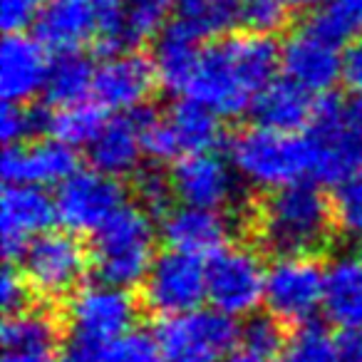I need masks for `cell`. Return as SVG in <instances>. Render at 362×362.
<instances>
[{
	"mask_svg": "<svg viewBox=\"0 0 362 362\" xmlns=\"http://www.w3.org/2000/svg\"><path fill=\"white\" fill-rule=\"evenodd\" d=\"M281 70V47L271 35L241 33L204 42L181 87V97L209 107L221 117L251 110Z\"/></svg>",
	"mask_w": 362,
	"mask_h": 362,
	"instance_id": "cell-1",
	"label": "cell"
},
{
	"mask_svg": "<svg viewBox=\"0 0 362 362\" xmlns=\"http://www.w3.org/2000/svg\"><path fill=\"white\" fill-rule=\"evenodd\" d=\"M256 238L273 256H315L327 246L335 228L332 204L310 181L268 192L258 204Z\"/></svg>",
	"mask_w": 362,
	"mask_h": 362,
	"instance_id": "cell-2",
	"label": "cell"
},
{
	"mask_svg": "<svg viewBox=\"0 0 362 362\" xmlns=\"http://www.w3.org/2000/svg\"><path fill=\"white\" fill-rule=\"evenodd\" d=\"M228 159L246 184L263 192L315 179V146L310 134L256 124L233 136Z\"/></svg>",
	"mask_w": 362,
	"mask_h": 362,
	"instance_id": "cell-3",
	"label": "cell"
},
{
	"mask_svg": "<svg viewBox=\"0 0 362 362\" xmlns=\"http://www.w3.org/2000/svg\"><path fill=\"white\" fill-rule=\"evenodd\" d=\"M156 228L141 206H124L92 233L90 258L97 278L132 288L141 283L156 258Z\"/></svg>",
	"mask_w": 362,
	"mask_h": 362,
	"instance_id": "cell-4",
	"label": "cell"
},
{
	"mask_svg": "<svg viewBox=\"0 0 362 362\" xmlns=\"http://www.w3.org/2000/svg\"><path fill=\"white\" fill-rule=\"evenodd\" d=\"M154 335L164 362H223L241 330L226 313L197 308L181 315L161 317Z\"/></svg>",
	"mask_w": 362,
	"mask_h": 362,
	"instance_id": "cell-5",
	"label": "cell"
},
{
	"mask_svg": "<svg viewBox=\"0 0 362 362\" xmlns=\"http://www.w3.org/2000/svg\"><path fill=\"white\" fill-rule=\"evenodd\" d=\"M18 261L30 291L42 298H70L82 288L87 268L92 266L90 251L82 246L80 236L67 228L40 233L28 243Z\"/></svg>",
	"mask_w": 362,
	"mask_h": 362,
	"instance_id": "cell-6",
	"label": "cell"
},
{
	"mask_svg": "<svg viewBox=\"0 0 362 362\" xmlns=\"http://www.w3.org/2000/svg\"><path fill=\"white\" fill-rule=\"evenodd\" d=\"M144 149L151 159L171 161L211 151L221 141V115L194 100H179L161 115L141 117Z\"/></svg>",
	"mask_w": 362,
	"mask_h": 362,
	"instance_id": "cell-7",
	"label": "cell"
},
{
	"mask_svg": "<svg viewBox=\"0 0 362 362\" xmlns=\"http://www.w3.org/2000/svg\"><path fill=\"white\" fill-rule=\"evenodd\" d=\"M268 266L248 246H223L206 261L209 303L228 317H248L266 300Z\"/></svg>",
	"mask_w": 362,
	"mask_h": 362,
	"instance_id": "cell-8",
	"label": "cell"
},
{
	"mask_svg": "<svg viewBox=\"0 0 362 362\" xmlns=\"http://www.w3.org/2000/svg\"><path fill=\"white\" fill-rule=\"evenodd\" d=\"M141 300L159 317L202 308L204 300H209L204 258L174 248L156 253L149 273L141 281Z\"/></svg>",
	"mask_w": 362,
	"mask_h": 362,
	"instance_id": "cell-9",
	"label": "cell"
},
{
	"mask_svg": "<svg viewBox=\"0 0 362 362\" xmlns=\"http://www.w3.org/2000/svg\"><path fill=\"white\" fill-rule=\"evenodd\" d=\"M325 268L315 256H278L268 266L266 308L281 322L303 325L322 310Z\"/></svg>",
	"mask_w": 362,
	"mask_h": 362,
	"instance_id": "cell-10",
	"label": "cell"
},
{
	"mask_svg": "<svg viewBox=\"0 0 362 362\" xmlns=\"http://www.w3.org/2000/svg\"><path fill=\"white\" fill-rule=\"evenodd\" d=\"M136 300L129 288L100 281L77 288L67 300V332L110 345L115 337L134 327Z\"/></svg>",
	"mask_w": 362,
	"mask_h": 362,
	"instance_id": "cell-11",
	"label": "cell"
},
{
	"mask_svg": "<svg viewBox=\"0 0 362 362\" xmlns=\"http://www.w3.org/2000/svg\"><path fill=\"white\" fill-rule=\"evenodd\" d=\"M124 206V187L119 179L100 169L75 171L55 194L57 221L72 233H95Z\"/></svg>",
	"mask_w": 362,
	"mask_h": 362,
	"instance_id": "cell-12",
	"label": "cell"
},
{
	"mask_svg": "<svg viewBox=\"0 0 362 362\" xmlns=\"http://www.w3.org/2000/svg\"><path fill=\"white\" fill-rule=\"evenodd\" d=\"M340 40L330 37L315 21L293 30L281 45V72L298 87L322 97L342 80Z\"/></svg>",
	"mask_w": 362,
	"mask_h": 362,
	"instance_id": "cell-13",
	"label": "cell"
},
{
	"mask_svg": "<svg viewBox=\"0 0 362 362\" xmlns=\"http://www.w3.org/2000/svg\"><path fill=\"white\" fill-rule=\"evenodd\" d=\"M310 139L315 146V179L337 184L352 171L362 169V132L355 127L347 102L332 97L317 100L310 122Z\"/></svg>",
	"mask_w": 362,
	"mask_h": 362,
	"instance_id": "cell-14",
	"label": "cell"
},
{
	"mask_svg": "<svg viewBox=\"0 0 362 362\" xmlns=\"http://www.w3.org/2000/svg\"><path fill=\"white\" fill-rule=\"evenodd\" d=\"M241 176L226 156L211 151H199L176 159L171 169V184L179 204L226 211L238 199Z\"/></svg>",
	"mask_w": 362,
	"mask_h": 362,
	"instance_id": "cell-15",
	"label": "cell"
},
{
	"mask_svg": "<svg viewBox=\"0 0 362 362\" xmlns=\"http://www.w3.org/2000/svg\"><path fill=\"white\" fill-rule=\"evenodd\" d=\"M159 85L154 62L134 50H112L100 65H95L92 100L107 112L132 115L146 105Z\"/></svg>",
	"mask_w": 362,
	"mask_h": 362,
	"instance_id": "cell-16",
	"label": "cell"
},
{
	"mask_svg": "<svg viewBox=\"0 0 362 362\" xmlns=\"http://www.w3.org/2000/svg\"><path fill=\"white\" fill-rule=\"evenodd\" d=\"M55 214V199L42 187L30 184H8L0 197V241L8 258H21L28 243L47 231Z\"/></svg>",
	"mask_w": 362,
	"mask_h": 362,
	"instance_id": "cell-17",
	"label": "cell"
},
{
	"mask_svg": "<svg viewBox=\"0 0 362 362\" xmlns=\"http://www.w3.org/2000/svg\"><path fill=\"white\" fill-rule=\"evenodd\" d=\"M50 47L37 35L8 33L0 45V95L6 102L28 105L40 92L50 75L52 60L47 57Z\"/></svg>",
	"mask_w": 362,
	"mask_h": 362,
	"instance_id": "cell-18",
	"label": "cell"
},
{
	"mask_svg": "<svg viewBox=\"0 0 362 362\" xmlns=\"http://www.w3.org/2000/svg\"><path fill=\"white\" fill-rule=\"evenodd\" d=\"M3 179L6 184H30V187H60L62 181L77 171L75 146L55 139L21 141L6 146L3 154Z\"/></svg>",
	"mask_w": 362,
	"mask_h": 362,
	"instance_id": "cell-19",
	"label": "cell"
},
{
	"mask_svg": "<svg viewBox=\"0 0 362 362\" xmlns=\"http://www.w3.org/2000/svg\"><path fill=\"white\" fill-rule=\"evenodd\" d=\"M231 218L218 209H202L179 204L161 216V238L166 246L199 258H211L216 251L228 246L231 238Z\"/></svg>",
	"mask_w": 362,
	"mask_h": 362,
	"instance_id": "cell-20",
	"label": "cell"
},
{
	"mask_svg": "<svg viewBox=\"0 0 362 362\" xmlns=\"http://www.w3.org/2000/svg\"><path fill=\"white\" fill-rule=\"evenodd\" d=\"M37 37L50 50L75 52L105 37L107 21L90 0H50L35 23Z\"/></svg>",
	"mask_w": 362,
	"mask_h": 362,
	"instance_id": "cell-21",
	"label": "cell"
},
{
	"mask_svg": "<svg viewBox=\"0 0 362 362\" xmlns=\"http://www.w3.org/2000/svg\"><path fill=\"white\" fill-rule=\"evenodd\" d=\"M0 337L3 362H57L62 345L55 317L37 308L8 313Z\"/></svg>",
	"mask_w": 362,
	"mask_h": 362,
	"instance_id": "cell-22",
	"label": "cell"
},
{
	"mask_svg": "<svg viewBox=\"0 0 362 362\" xmlns=\"http://www.w3.org/2000/svg\"><path fill=\"white\" fill-rule=\"evenodd\" d=\"M87 149H90V159L95 169L117 176V179L136 174L141 169V156L146 154L141 117H110Z\"/></svg>",
	"mask_w": 362,
	"mask_h": 362,
	"instance_id": "cell-23",
	"label": "cell"
},
{
	"mask_svg": "<svg viewBox=\"0 0 362 362\" xmlns=\"http://www.w3.org/2000/svg\"><path fill=\"white\" fill-rule=\"evenodd\" d=\"M322 310L342 330H362V253H345L325 266Z\"/></svg>",
	"mask_w": 362,
	"mask_h": 362,
	"instance_id": "cell-24",
	"label": "cell"
},
{
	"mask_svg": "<svg viewBox=\"0 0 362 362\" xmlns=\"http://www.w3.org/2000/svg\"><path fill=\"white\" fill-rule=\"evenodd\" d=\"M315 110H317L315 95L298 87L288 77L273 80L266 90H261V95L251 105L256 124L271 127V129H283V132H298L303 127H310Z\"/></svg>",
	"mask_w": 362,
	"mask_h": 362,
	"instance_id": "cell-25",
	"label": "cell"
},
{
	"mask_svg": "<svg viewBox=\"0 0 362 362\" xmlns=\"http://www.w3.org/2000/svg\"><path fill=\"white\" fill-rule=\"evenodd\" d=\"M202 45H204V40L192 35V33H189L187 28H181L179 23H171V25H166L164 30L156 35L151 62H154L156 77H159V85L164 87V90L174 92V95H181V87H184L194 62H197Z\"/></svg>",
	"mask_w": 362,
	"mask_h": 362,
	"instance_id": "cell-26",
	"label": "cell"
},
{
	"mask_svg": "<svg viewBox=\"0 0 362 362\" xmlns=\"http://www.w3.org/2000/svg\"><path fill=\"white\" fill-rule=\"evenodd\" d=\"M92 87H95V65L80 50L60 52V57L52 60L45 82V97L55 107L90 100Z\"/></svg>",
	"mask_w": 362,
	"mask_h": 362,
	"instance_id": "cell-27",
	"label": "cell"
},
{
	"mask_svg": "<svg viewBox=\"0 0 362 362\" xmlns=\"http://www.w3.org/2000/svg\"><path fill=\"white\" fill-rule=\"evenodd\" d=\"M179 0H124L122 3L119 33H117V50L139 45L151 35L164 30V23L176 13Z\"/></svg>",
	"mask_w": 362,
	"mask_h": 362,
	"instance_id": "cell-28",
	"label": "cell"
},
{
	"mask_svg": "<svg viewBox=\"0 0 362 362\" xmlns=\"http://www.w3.org/2000/svg\"><path fill=\"white\" fill-rule=\"evenodd\" d=\"M105 122V110L97 102L85 100L55 107V112L47 117V132L70 146H90Z\"/></svg>",
	"mask_w": 362,
	"mask_h": 362,
	"instance_id": "cell-29",
	"label": "cell"
},
{
	"mask_svg": "<svg viewBox=\"0 0 362 362\" xmlns=\"http://www.w3.org/2000/svg\"><path fill=\"white\" fill-rule=\"evenodd\" d=\"M174 23L187 28L199 40H211L238 23V6L226 0H179Z\"/></svg>",
	"mask_w": 362,
	"mask_h": 362,
	"instance_id": "cell-30",
	"label": "cell"
},
{
	"mask_svg": "<svg viewBox=\"0 0 362 362\" xmlns=\"http://www.w3.org/2000/svg\"><path fill=\"white\" fill-rule=\"evenodd\" d=\"M278 362H337V337L317 322H303L286 337Z\"/></svg>",
	"mask_w": 362,
	"mask_h": 362,
	"instance_id": "cell-31",
	"label": "cell"
},
{
	"mask_svg": "<svg viewBox=\"0 0 362 362\" xmlns=\"http://www.w3.org/2000/svg\"><path fill=\"white\" fill-rule=\"evenodd\" d=\"M330 204L337 231L345 236L362 238V169L337 181Z\"/></svg>",
	"mask_w": 362,
	"mask_h": 362,
	"instance_id": "cell-32",
	"label": "cell"
},
{
	"mask_svg": "<svg viewBox=\"0 0 362 362\" xmlns=\"http://www.w3.org/2000/svg\"><path fill=\"white\" fill-rule=\"evenodd\" d=\"M315 23L340 42L357 40L362 37V0H327Z\"/></svg>",
	"mask_w": 362,
	"mask_h": 362,
	"instance_id": "cell-33",
	"label": "cell"
},
{
	"mask_svg": "<svg viewBox=\"0 0 362 362\" xmlns=\"http://www.w3.org/2000/svg\"><path fill=\"white\" fill-rule=\"evenodd\" d=\"M134 197L144 211L154 216H164L171 209V199H176L171 174H164L156 166H144L134 174Z\"/></svg>",
	"mask_w": 362,
	"mask_h": 362,
	"instance_id": "cell-34",
	"label": "cell"
},
{
	"mask_svg": "<svg viewBox=\"0 0 362 362\" xmlns=\"http://www.w3.org/2000/svg\"><path fill=\"white\" fill-rule=\"evenodd\" d=\"M102 362H164V357L156 335L132 327L105 347Z\"/></svg>",
	"mask_w": 362,
	"mask_h": 362,
	"instance_id": "cell-35",
	"label": "cell"
},
{
	"mask_svg": "<svg viewBox=\"0 0 362 362\" xmlns=\"http://www.w3.org/2000/svg\"><path fill=\"white\" fill-rule=\"evenodd\" d=\"M238 340H241V345L248 347V350L278 357L283 342H286V335H283L281 320L268 313V315H248L246 325L241 327Z\"/></svg>",
	"mask_w": 362,
	"mask_h": 362,
	"instance_id": "cell-36",
	"label": "cell"
},
{
	"mask_svg": "<svg viewBox=\"0 0 362 362\" xmlns=\"http://www.w3.org/2000/svg\"><path fill=\"white\" fill-rule=\"evenodd\" d=\"M40 129H47V117H40L37 112H33L25 105L6 102L3 115H0V136H3L6 146L28 141Z\"/></svg>",
	"mask_w": 362,
	"mask_h": 362,
	"instance_id": "cell-37",
	"label": "cell"
},
{
	"mask_svg": "<svg viewBox=\"0 0 362 362\" xmlns=\"http://www.w3.org/2000/svg\"><path fill=\"white\" fill-rule=\"evenodd\" d=\"M288 8L281 0H243L238 6V23L246 30L273 35L286 23Z\"/></svg>",
	"mask_w": 362,
	"mask_h": 362,
	"instance_id": "cell-38",
	"label": "cell"
},
{
	"mask_svg": "<svg viewBox=\"0 0 362 362\" xmlns=\"http://www.w3.org/2000/svg\"><path fill=\"white\" fill-rule=\"evenodd\" d=\"M40 18V0H0V23L6 33H23Z\"/></svg>",
	"mask_w": 362,
	"mask_h": 362,
	"instance_id": "cell-39",
	"label": "cell"
},
{
	"mask_svg": "<svg viewBox=\"0 0 362 362\" xmlns=\"http://www.w3.org/2000/svg\"><path fill=\"white\" fill-rule=\"evenodd\" d=\"M28 291H30V283L25 281L23 271H13L6 268L3 276H0V303H3V310L6 313H18L23 308H28Z\"/></svg>",
	"mask_w": 362,
	"mask_h": 362,
	"instance_id": "cell-40",
	"label": "cell"
},
{
	"mask_svg": "<svg viewBox=\"0 0 362 362\" xmlns=\"http://www.w3.org/2000/svg\"><path fill=\"white\" fill-rule=\"evenodd\" d=\"M105 347L107 345H100V342H95V340H87V337L65 332V335H62L57 362H102Z\"/></svg>",
	"mask_w": 362,
	"mask_h": 362,
	"instance_id": "cell-41",
	"label": "cell"
},
{
	"mask_svg": "<svg viewBox=\"0 0 362 362\" xmlns=\"http://www.w3.org/2000/svg\"><path fill=\"white\" fill-rule=\"evenodd\" d=\"M342 80L350 85V90L362 92V37L352 40V45L345 50V60H342Z\"/></svg>",
	"mask_w": 362,
	"mask_h": 362,
	"instance_id": "cell-42",
	"label": "cell"
},
{
	"mask_svg": "<svg viewBox=\"0 0 362 362\" xmlns=\"http://www.w3.org/2000/svg\"><path fill=\"white\" fill-rule=\"evenodd\" d=\"M337 362H362V330H345L337 337Z\"/></svg>",
	"mask_w": 362,
	"mask_h": 362,
	"instance_id": "cell-43",
	"label": "cell"
},
{
	"mask_svg": "<svg viewBox=\"0 0 362 362\" xmlns=\"http://www.w3.org/2000/svg\"><path fill=\"white\" fill-rule=\"evenodd\" d=\"M223 362H278V357L263 355V352L248 350V347L238 345V350H231V352H228V357H226Z\"/></svg>",
	"mask_w": 362,
	"mask_h": 362,
	"instance_id": "cell-44",
	"label": "cell"
},
{
	"mask_svg": "<svg viewBox=\"0 0 362 362\" xmlns=\"http://www.w3.org/2000/svg\"><path fill=\"white\" fill-rule=\"evenodd\" d=\"M288 11H317L327 3V0H281Z\"/></svg>",
	"mask_w": 362,
	"mask_h": 362,
	"instance_id": "cell-45",
	"label": "cell"
},
{
	"mask_svg": "<svg viewBox=\"0 0 362 362\" xmlns=\"http://www.w3.org/2000/svg\"><path fill=\"white\" fill-rule=\"evenodd\" d=\"M226 3H233V6H241L243 0H226Z\"/></svg>",
	"mask_w": 362,
	"mask_h": 362,
	"instance_id": "cell-46",
	"label": "cell"
}]
</instances>
